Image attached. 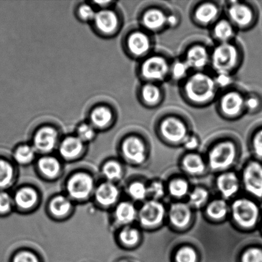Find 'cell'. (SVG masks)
Here are the masks:
<instances>
[{
    "label": "cell",
    "mask_w": 262,
    "mask_h": 262,
    "mask_svg": "<svg viewBox=\"0 0 262 262\" xmlns=\"http://www.w3.org/2000/svg\"><path fill=\"white\" fill-rule=\"evenodd\" d=\"M178 87L182 101L194 109L206 108L214 104L220 93L214 74L209 70L191 72Z\"/></svg>",
    "instance_id": "obj_1"
},
{
    "label": "cell",
    "mask_w": 262,
    "mask_h": 262,
    "mask_svg": "<svg viewBox=\"0 0 262 262\" xmlns=\"http://www.w3.org/2000/svg\"><path fill=\"white\" fill-rule=\"evenodd\" d=\"M245 51L237 39L212 46L209 69L214 74L235 76L242 68Z\"/></svg>",
    "instance_id": "obj_2"
},
{
    "label": "cell",
    "mask_w": 262,
    "mask_h": 262,
    "mask_svg": "<svg viewBox=\"0 0 262 262\" xmlns=\"http://www.w3.org/2000/svg\"><path fill=\"white\" fill-rule=\"evenodd\" d=\"M157 135L170 144H182L192 133L191 120L186 115L176 110L161 113L154 121Z\"/></svg>",
    "instance_id": "obj_3"
},
{
    "label": "cell",
    "mask_w": 262,
    "mask_h": 262,
    "mask_svg": "<svg viewBox=\"0 0 262 262\" xmlns=\"http://www.w3.org/2000/svg\"><path fill=\"white\" fill-rule=\"evenodd\" d=\"M173 57L166 51H154L138 61L136 74L140 82L164 84L168 83Z\"/></svg>",
    "instance_id": "obj_4"
},
{
    "label": "cell",
    "mask_w": 262,
    "mask_h": 262,
    "mask_svg": "<svg viewBox=\"0 0 262 262\" xmlns=\"http://www.w3.org/2000/svg\"><path fill=\"white\" fill-rule=\"evenodd\" d=\"M246 92L237 84L220 92L214 105L215 112L220 119L225 121L235 122L246 115Z\"/></svg>",
    "instance_id": "obj_5"
},
{
    "label": "cell",
    "mask_w": 262,
    "mask_h": 262,
    "mask_svg": "<svg viewBox=\"0 0 262 262\" xmlns=\"http://www.w3.org/2000/svg\"><path fill=\"white\" fill-rule=\"evenodd\" d=\"M223 13L238 32L253 29L259 19L258 7L250 1L231 0L223 2Z\"/></svg>",
    "instance_id": "obj_6"
},
{
    "label": "cell",
    "mask_w": 262,
    "mask_h": 262,
    "mask_svg": "<svg viewBox=\"0 0 262 262\" xmlns=\"http://www.w3.org/2000/svg\"><path fill=\"white\" fill-rule=\"evenodd\" d=\"M170 8L159 2L144 5L138 15L139 27L156 35L168 30V16Z\"/></svg>",
    "instance_id": "obj_7"
},
{
    "label": "cell",
    "mask_w": 262,
    "mask_h": 262,
    "mask_svg": "<svg viewBox=\"0 0 262 262\" xmlns=\"http://www.w3.org/2000/svg\"><path fill=\"white\" fill-rule=\"evenodd\" d=\"M223 14V3L215 0L194 2L189 10L190 21L200 29L209 30Z\"/></svg>",
    "instance_id": "obj_8"
},
{
    "label": "cell",
    "mask_w": 262,
    "mask_h": 262,
    "mask_svg": "<svg viewBox=\"0 0 262 262\" xmlns=\"http://www.w3.org/2000/svg\"><path fill=\"white\" fill-rule=\"evenodd\" d=\"M155 35L139 27L127 33L125 48L133 60L140 61L156 50Z\"/></svg>",
    "instance_id": "obj_9"
},
{
    "label": "cell",
    "mask_w": 262,
    "mask_h": 262,
    "mask_svg": "<svg viewBox=\"0 0 262 262\" xmlns=\"http://www.w3.org/2000/svg\"><path fill=\"white\" fill-rule=\"evenodd\" d=\"M212 46L201 40H192L182 48L179 57L191 72L208 71Z\"/></svg>",
    "instance_id": "obj_10"
},
{
    "label": "cell",
    "mask_w": 262,
    "mask_h": 262,
    "mask_svg": "<svg viewBox=\"0 0 262 262\" xmlns=\"http://www.w3.org/2000/svg\"><path fill=\"white\" fill-rule=\"evenodd\" d=\"M136 96L144 108L154 110L163 104L166 92L164 84L140 82L136 91Z\"/></svg>",
    "instance_id": "obj_11"
},
{
    "label": "cell",
    "mask_w": 262,
    "mask_h": 262,
    "mask_svg": "<svg viewBox=\"0 0 262 262\" xmlns=\"http://www.w3.org/2000/svg\"><path fill=\"white\" fill-rule=\"evenodd\" d=\"M224 138L213 146L209 154L210 165L214 169L228 168L236 156V144L230 139Z\"/></svg>",
    "instance_id": "obj_12"
},
{
    "label": "cell",
    "mask_w": 262,
    "mask_h": 262,
    "mask_svg": "<svg viewBox=\"0 0 262 262\" xmlns=\"http://www.w3.org/2000/svg\"><path fill=\"white\" fill-rule=\"evenodd\" d=\"M233 217L238 224L245 228L253 227L257 222L258 209L255 203L247 199H240L233 203Z\"/></svg>",
    "instance_id": "obj_13"
},
{
    "label": "cell",
    "mask_w": 262,
    "mask_h": 262,
    "mask_svg": "<svg viewBox=\"0 0 262 262\" xmlns=\"http://www.w3.org/2000/svg\"><path fill=\"white\" fill-rule=\"evenodd\" d=\"M208 31L214 45L230 42L237 39L238 30L224 14Z\"/></svg>",
    "instance_id": "obj_14"
},
{
    "label": "cell",
    "mask_w": 262,
    "mask_h": 262,
    "mask_svg": "<svg viewBox=\"0 0 262 262\" xmlns=\"http://www.w3.org/2000/svg\"><path fill=\"white\" fill-rule=\"evenodd\" d=\"M93 188V179L89 174L83 173L74 174L69 179L67 186L69 196L76 200L85 199Z\"/></svg>",
    "instance_id": "obj_15"
},
{
    "label": "cell",
    "mask_w": 262,
    "mask_h": 262,
    "mask_svg": "<svg viewBox=\"0 0 262 262\" xmlns=\"http://www.w3.org/2000/svg\"><path fill=\"white\" fill-rule=\"evenodd\" d=\"M122 148L125 158L133 163L140 164L145 160L146 145L141 136L136 134L127 136L123 141Z\"/></svg>",
    "instance_id": "obj_16"
},
{
    "label": "cell",
    "mask_w": 262,
    "mask_h": 262,
    "mask_svg": "<svg viewBox=\"0 0 262 262\" xmlns=\"http://www.w3.org/2000/svg\"><path fill=\"white\" fill-rule=\"evenodd\" d=\"M93 21L99 32L104 35L117 32L121 23L117 13L110 10H102L97 12Z\"/></svg>",
    "instance_id": "obj_17"
},
{
    "label": "cell",
    "mask_w": 262,
    "mask_h": 262,
    "mask_svg": "<svg viewBox=\"0 0 262 262\" xmlns=\"http://www.w3.org/2000/svg\"><path fill=\"white\" fill-rule=\"evenodd\" d=\"M244 182L250 193L262 197V166L256 162L249 164L244 173Z\"/></svg>",
    "instance_id": "obj_18"
},
{
    "label": "cell",
    "mask_w": 262,
    "mask_h": 262,
    "mask_svg": "<svg viewBox=\"0 0 262 262\" xmlns=\"http://www.w3.org/2000/svg\"><path fill=\"white\" fill-rule=\"evenodd\" d=\"M58 134L53 127H43L37 130L33 139L35 150L41 152H50L57 143Z\"/></svg>",
    "instance_id": "obj_19"
},
{
    "label": "cell",
    "mask_w": 262,
    "mask_h": 262,
    "mask_svg": "<svg viewBox=\"0 0 262 262\" xmlns=\"http://www.w3.org/2000/svg\"><path fill=\"white\" fill-rule=\"evenodd\" d=\"M164 209L163 205L156 201L146 203L140 212V222L143 225L150 227L159 224L163 220Z\"/></svg>",
    "instance_id": "obj_20"
},
{
    "label": "cell",
    "mask_w": 262,
    "mask_h": 262,
    "mask_svg": "<svg viewBox=\"0 0 262 262\" xmlns=\"http://www.w3.org/2000/svg\"><path fill=\"white\" fill-rule=\"evenodd\" d=\"M191 73L189 67L179 56L173 58L169 71L168 83L179 86Z\"/></svg>",
    "instance_id": "obj_21"
},
{
    "label": "cell",
    "mask_w": 262,
    "mask_h": 262,
    "mask_svg": "<svg viewBox=\"0 0 262 262\" xmlns=\"http://www.w3.org/2000/svg\"><path fill=\"white\" fill-rule=\"evenodd\" d=\"M114 115L108 107L101 106L96 107L91 115V125L97 129H104L112 124Z\"/></svg>",
    "instance_id": "obj_22"
},
{
    "label": "cell",
    "mask_w": 262,
    "mask_h": 262,
    "mask_svg": "<svg viewBox=\"0 0 262 262\" xmlns=\"http://www.w3.org/2000/svg\"><path fill=\"white\" fill-rule=\"evenodd\" d=\"M83 149V142L77 136H71L65 139L61 143L60 154L63 158L73 159L77 158L82 152Z\"/></svg>",
    "instance_id": "obj_23"
},
{
    "label": "cell",
    "mask_w": 262,
    "mask_h": 262,
    "mask_svg": "<svg viewBox=\"0 0 262 262\" xmlns=\"http://www.w3.org/2000/svg\"><path fill=\"white\" fill-rule=\"evenodd\" d=\"M119 192L117 187L111 183L100 185L96 192V199L103 206H110L117 201Z\"/></svg>",
    "instance_id": "obj_24"
},
{
    "label": "cell",
    "mask_w": 262,
    "mask_h": 262,
    "mask_svg": "<svg viewBox=\"0 0 262 262\" xmlns=\"http://www.w3.org/2000/svg\"><path fill=\"white\" fill-rule=\"evenodd\" d=\"M169 217L171 223L176 227H184L188 224L191 219V211L186 204H174L171 207Z\"/></svg>",
    "instance_id": "obj_25"
},
{
    "label": "cell",
    "mask_w": 262,
    "mask_h": 262,
    "mask_svg": "<svg viewBox=\"0 0 262 262\" xmlns=\"http://www.w3.org/2000/svg\"><path fill=\"white\" fill-rule=\"evenodd\" d=\"M217 187L223 196L229 198L234 194L238 189L237 177L233 173H225L217 179Z\"/></svg>",
    "instance_id": "obj_26"
},
{
    "label": "cell",
    "mask_w": 262,
    "mask_h": 262,
    "mask_svg": "<svg viewBox=\"0 0 262 262\" xmlns=\"http://www.w3.org/2000/svg\"><path fill=\"white\" fill-rule=\"evenodd\" d=\"M37 200V192L29 187L17 191L14 199L17 206L22 209H30L36 204Z\"/></svg>",
    "instance_id": "obj_27"
},
{
    "label": "cell",
    "mask_w": 262,
    "mask_h": 262,
    "mask_svg": "<svg viewBox=\"0 0 262 262\" xmlns=\"http://www.w3.org/2000/svg\"><path fill=\"white\" fill-rule=\"evenodd\" d=\"M246 115H255L262 110V96L255 91L246 92L245 99Z\"/></svg>",
    "instance_id": "obj_28"
},
{
    "label": "cell",
    "mask_w": 262,
    "mask_h": 262,
    "mask_svg": "<svg viewBox=\"0 0 262 262\" xmlns=\"http://www.w3.org/2000/svg\"><path fill=\"white\" fill-rule=\"evenodd\" d=\"M136 215L135 208L129 202L121 203L115 210V217L121 224H128L133 222Z\"/></svg>",
    "instance_id": "obj_29"
},
{
    "label": "cell",
    "mask_w": 262,
    "mask_h": 262,
    "mask_svg": "<svg viewBox=\"0 0 262 262\" xmlns=\"http://www.w3.org/2000/svg\"><path fill=\"white\" fill-rule=\"evenodd\" d=\"M40 170L45 176L53 178L60 170V164L55 158L45 157L38 161Z\"/></svg>",
    "instance_id": "obj_30"
},
{
    "label": "cell",
    "mask_w": 262,
    "mask_h": 262,
    "mask_svg": "<svg viewBox=\"0 0 262 262\" xmlns=\"http://www.w3.org/2000/svg\"><path fill=\"white\" fill-rule=\"evenodd\" d=\"M14 178V169L9 161L0 158V191L11 185Z\"/></svg>",
    "instance_id": "obj_31"
},
{
    "label": "cell",
    "mask_w": 262,
    "mask_h": 262,
    "mask_svg": "<svg viewBox=\"0 0 262 262\" xmlns=\"http://www.w3.org/2000/svg\"><path fill=\"white\" fill-rule=\"evenodd\" d=\"M183 164L186 170L192 174L202 173L205 169L204 161L196 154H189L185 157Z\"/></svg>",
    "instance_id": "obj_32"
},
{
    "label": "cell",
    "mask_w": 262,
    "mask_h": 262,
    "mask_svg": "<svg viewBox=\"0 0 262 262\" xmlns=\"http://www.w3.org/2000/svg\"><path fill=\"white\" fill-rule=\"evenodd\" d=\"M71 202L65 196H58L51 202L50 210L52 214L56 216H63L70 211Z\"/></svg>",
    "instance_id": "obj_33"
},
{
    "label": "cell",
    "mask_w": 262,
    "mask_h": 262,
    "mask_svg": "<svg viewBox=\"0 0 262 262\" xmlns=\"http://www.w3.org/2000/svg\"><path fill=\"white\" fill-rule=\"evenodd\" d=\"M35 156V148L32 146L23 145L19 146L14 153L15 160L19 164H28L33 160Z\"/></svg>",
    "instance_id": "obj_34"
},
{
    "label": "cell",
    "mask_w": 262,
    "mask_h": 262,
    "mask_svg": "<svg viewBox=\"0 0 262 262\" xmlns=\"http://www.w3.org/2000/svg\"><path fill=\"white\" fill-rule=\"evenodd\" d=\"M227 204L222 200L213 202L207 208L208 214L215 220L222 219L227 214Z\"/></svg>",
    "instance_id": "obj_35"
},
{
    "label": "cell",
    "mask_w": 262,
    "mask_h": 262,
    "mask_svg": "<svg viewBox=\"0 0 262 262\" xmlns=\"http://www.w3.org/2000/svg\"><path fill=\"white\" fill-rule=\"evenodd\" d=\"M102 173L110 181H115L121 177L122 168L117 162L110 161L104 166Z\"/></svg>",
    "instance_id": "obj_36"
},
{
    "label": "cell",
    "mask_w": 262,
    "mask_h": 262,
    "mask_svg": "<svg viewBox=\"0 0 262 262\" xmlns=\"http://www.w3.org/2000/svg\"><path fill=\"white\" fill-rule=\"evenodd\" d=\"M188 184L184 180H174L169 184V191L174 196L182 197L188 191Z\"/></svg>",
    "instance_id": "obj_37"
},
{
    "label": "cell",
    "mask_w": 262,
    "mask_h": 262,
    "mask_svg": "<svg viewBox=\"0 0 262 262\" xmlns=\"http://www.w3.org/2000/svg\"><path fill=\"white\" fill-rule=\"evenodd\" d=\"M120 238L125 245H135L138 242L139 233L135 228L127 227L120 233Z\"/></svg>",
    "instance_id": "obj_38"
},
{
    "label": "cell",
    "mask_w": 262,
    "mask_h": 262,
    "mask_svg": "<svg viewBox=\"0 0 262 262\" xmlns=\"http://www.w3.org/2000/svg\"><path fill=\"white\" fill-rule=\"evenodd\" d=\"M214 76L220 92L229 89L236 84L235 76L228 75V74H214Z\"/></svg>",
    "instance_id": "obj_39"
},
{
    "label": "cell",
    "mask_w": 262,
    "mask_h": 262,
    "mask_svg": "<svg viewBox=\"0 0 262 262\" xmlns=\"http://www.w3.org/2000/svg\"><path fill=\"white\" fill-rule=\"evenodd\" d=\"M251 138L254 151L256 155L262 158V125L254 129Z\"/></svg>",
    "instance_id": "obj_40"
},
{
    "label": "cell",
    "mask_w": 262,
    "mask_h": 262,
    "mask_svg": "<svg viewBox=\"0 0 262 262\" xmlns=\"http://www.w3.org/2000/svg\"><path fill=\"white\" fill-rule=\"evenodd\" d=\"M176 261L177 262H196V252L191 248H182L177 253Z\"/></svg>",
    "instance_id": "obj_41"
},
{
    "label": "cell",
    "mask_w": 262,
    "mask_h": 262,
    "mask_svg": "<svg viewBox=\"0 0 262 262\" xmlns=\"http://www.w3.org/2000/svg\"><path fill=\"white\" fill-rule=\"evenodd\" d=\"M129 193L133 199L136 200H141L145 199L147 195V189L142 183L135 182L130 185Z\"/></svg>",
    "instance_id": "obj_42"
},
{
    "label": "cell",
    "mask_w": 262,
    "mask_h": 262,
    "mask_svg": "<svg viewBox=\"0 0 262 262\" xmlns=\"http://www.w3.org/2000/svg\"><path fill=\"white\" fill-rule=\"evenodd\" d=\"M77 134V137L84 143L92 140L94 138L96 132L95 128L91 124H83L78 127Z\"/></svg>",
    "instance_id": "obj_43"
},
{
    "label": "cell",
    "mask_w": 262,
    "mask_h": 262,
    "mask_svg": "<svg viewBox=\"0 0 262 262\" xmlns=\"http://www.w3.org/2000/svg\"><path fill=\"white\" fill-rule=\"evenodd\" d=\"M208 198L206 190L202 188H196L190 195V202L195 207H199L204 204Z\"/></svg>",
    "instance_id": "obj_44"
},
{
    "label": "cell",
    "mask_w": 262,
    "mask_h": 262,
    "mask_svg": "<svg viewBox=\"0 0 262 262\" xmlns=\"http://www.w3.org/2000/svg\"><path fill=\"white\" fill-rule=\"evenodd\" d=\"M182 17L179 10L170 9L168 16V29L174 30L181 25Z\"/></svg>",
    "instance_id": "obj_45"
},
{
    "label": "cell",
    "mask_w": 262,
    "mask_h": 262,
    "mask_svg": "<svg viewBox=\"0 0 262 262\" xmlns=\"http://www.w3.org/2000/svg\"><path fill=\"white\" fill-rule=\"evenodd\" d=\"M13 200L9 193L0 191V215H5L11 210Z\"/></svg>",
    "instance_id": "obj_46"
},
{
    "label": "cell",
    "mask_w": 262,
    "mask_h": 262,
    "mask_svg": "<svg viewBox=\"0 0 262 262\" xmlns=\"http://www.w3.org/2000/svg\"><path fill=\"white\" fill-rule=\"evenodd\" d=\"M242 262H262V251L257 248L250 249L244 254Z\"/></svg>",
    "instance_id": "obj_47"
},
{
    "label": "cell",
    "mask_w": 262,
    "mask_h": 262,
    "mask_svg": "<svg viewBox=\"0 0 262 262\" xmlns=\"http://www.w3.org/2000/svg\"><path fill=\"white\" fill-rule=\"evenodd\" d=\"M96 13L93 8L89 5H81L78 10L79 16L82 20H85V21L94 20Z\"/></svg>",
    "instance_id": "obj_48"
},
{
    "label": "cell",
    "mask_w": 262,
    "mask_h": 262,
    "mask_svg": "<svg viewBox=\"0 0 262 262\" xmlns=\"http://www.w3.org/2000/svg\"><path fill=\"white\" fill-rule=\"evenodd\" d=\"M147 194L155 199H160L164 194V187L161 182H156L147 189Z\"/></svg>",
    "instance_id": "obj_49"
},
{
    "label": "cell",
    "mask_w": 262,
    "mask_h": 262,
    "mask_svg": "<svg viewBox=\"0 0 262 262\" xmlns=\"http://www.w3.org/2000/svg\"><path fill=\"white\" fill-rule=\"evenodd\" d=\"M12 262H39L37 256L29 251H22L17 253Z\"/></svg>",
    "instance_id": "obj_50"
},
{
    "label": "cell",
    "mask_w": 262,
    "mask_h": 262,
    "mask_svg": "<svg viewBox=\"0 0 262 262\" xmlns=\"http://www.w3.org/2000/svg\"><path fill=\"white\" fill-rule=\"evenodd\" d=\"M182 145L184 147L189 149V150H192L198 147L199 145V138L193 133H191L185 139Z\"/></svg>",
    "instance_id": "obj_51"
}]
</instances>
